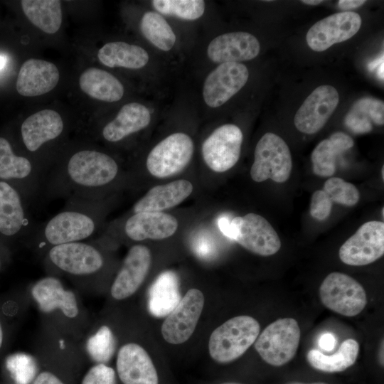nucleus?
<instances>
[{"label":"nucleus","mask_w":384,"mask_h":384,"mask_svg":"<svg viewBox=\"0 0 384 384\" xmlns=\"http://www.w3.org/2000/svg\"><path fill=\"white\" fill-rule=\"evenodd\" d=\"M23 11L28 19L42 31L53 34L62 23L61 2L57 0H22Z\"/></svg>","instance_id":"nucleus-33"},{"label":"nucleus","mask_w":384,"mask_h":384,"mask_svg":"<svg viewBox=\"0 0 384 384\" xmlns=\"http://www.w3.org/2000/svg\"><path fill=\"white\" fill-rule=\"evenodd\" d=\"M361 21L360 15L353 11L331 14L309 28L306 36L307 44L314 51L326 50L353 37L360 29Z\"/></svg>","instance_id":"nucleus-15"},{"label":"nucleus","mask_w":384,"mask_h":384,"mask_svg":"<svg viewBox=\"0 0 384 384\" xmlns=\"http://www.w3.org/2000/svg\"><path fill=\"white\" fill-rule=\"evenodd\" d=\"M47 260L55 268L75 277L91 276L105 265L100 250L88 242H74L55 245L47 251Z\"/></svg>","instance_id":"nucleus-10"},{"label":"nucleus","mask_w":384,"mask_h":384,"mask_svg":"<svg viewBox=\"0 0 384 384\" xmlns=\"http://www.w3.org/2000/svg\"><path fill=\"white\" fill-rule=\"evenodd\" d=\"M223 384H238V383H223Z\"/></svg>","instance_id":"nucleus-53"},{"label":"nucleus","mask_w":384,"mask_h":384,"mask_svg":"<svg viewBox=\"0 0 384 384\" xmlns=\"http://www.w3.org/2000/svg\"><path fill=\"white\" fill-rule=\"evenodd\" d=\"M300 338L298 322L293 318H281L269 324L258 335L255 348L267 363L282 366L295 356Z\"/></svg>","instance_id":"nucleus-5"},{"label":"nucleus","mask_w":384,"mask_h":384,"mask_svg":"<svg viewBox=\"0 0 384 384\" xmlns=\"http://www.w3.org/2000/svg\"><path fill=\"white\" fill-rule=\"evenodd\" d=\"M323 191L332 202L346 206L356 205L360 198L357 188L338 177H332L326 180Z\"/></svg>","instance_id":"nucleus-38"},{"label":"nucleus","mask_w":384,"mask_h":384,"mask_svg":"<svg viewBox=\"0 0 384 384\" xmlns=\"http://www.w3.org/2000/svg\"><path fill=\"white\" fill-rule=\"evenodd\" d=\"M353 139L344 132H337L322 140L314 148L311 159L314 173L321 177L331 176L336 171L337 156L351 149Z\"/></svg>","instance_id":"nucleus-27"},{"label":"nucleus","mask_w":384,"mask_h":384,"mask_svg":"<svg viewBox=\"0 0 384 384\" xmlns=\"http://www.w3.org/2000/svg\"><path fill=\"white\" fill-rule=\"evenodd\" d=\"M33 384H63L54 374L50 372L40 373L33 380Z\"/></svg>","instance_id":"nucleus-41"},{"label":"nucleus","mask_w":384,"mask_h":384,"mask_svg":"<svg viewBox=\"0 0 384 384\" xmlns=\"http://www.w3.org/2000/svg\"><path fill=\"white\" fill-rule=\"evenodd\" d=\"M60 73L55 64L31 58L21 65L17 80L16 90L22 96L35 97L52 90L58 84Z\"/></svg>","instance_id":"nucleus-23"},{"label":"nucleus","mask_w":384,"mask_h":384,"mask_svg":"<svg viewBox=\"0 0 384 384\" xmlns=\"http://www.w3.org/2000/svg\"><path fill=\"white\" fill-rule=\"evenodd\" d=\"M151 4L161 14L190 21L200 18L205 11L202 0H153Z\"/></svg>","instance_id":"nucleus-35"},{"label":"nucleus","mask_w":384,"mask_h":384,"mask_svg":"<svg viewBox=\"0 0 384 384\" xmlns=\"http://www.w3.org/2000/svg\"><path fill=\"white\" fill-rule=\"evenodd\" d=\"M6 367L16 384H31L38 371L33 357L22 353L8 357Z\"/></svg>","instance_id":"nucleus-37"},{"label":"nucleus","mask_w":384,"mask_h":384,"mask_svg":"<svg viewBox=\"0 0 384 384\" xmlns=\"http://www.w3.org/2000/svg\"><path fill=\"white\" fill-rule=\"evenodd\" d=\"M116 366L123 384H159L156 368L148 353L139 344L122 346L118 351Z\"/></svg>","instance_id":"nucleus-21"},{"label":"nucleus","mask_w":384,"mask_h":384,"mask_svg":"<svg viewBox=\"0 0 384 384\" xmlns=\"http://www.w3.org/2000/svg\"><path fill=\"white\" fill-rule=\"evenodd\" d=\"M2 341H3V332H2V329L0 324V348L2 345Z\"/></svg>","instance_id":"nucleus-50"},{"label":"nucleus","mask_w":384,"mask_h":384,"mask_svg":"<svg viewBox=\"0 0 384 384\" xmlns=\"http://www.w3.org/2000/svg\"><path fill=\"white\" fill-rule=\"evenodd\" d=\"M79 85L85 94L100 101L117 102L124 95L120 81L110 73L97 68L85 70L80 77Z\"/></svg>","instance_id":"nucleus-29"},{"label":"nucleus","mask_w":384,"mask_h":384,"mask_svg":"<svg viewBox=\"0 0 384 384\" xmlns=\"http://www.w3.org/2000/svg\"><path fill=\"white\" fill-rule=\"evenodd\" d=\"M86 348L94 361L103 364L109 362L116 348L115 338L111 329L107 326H102L88 338Z\"/></svg>","instance_id":"nucleus-36"},{"label":"nucleus","mask_w":384,"mask_h":384,"mask_svg":"<svg viewBox=\"0 0 384 384\" xmlns=\"http://www.w3.org/2000/svg\"><path fill=\"white\" fill-rule=\"evenodd\" d=\"M381 171H382V178L384 179V166H383L382 167Z\"/></svg>","instance_id":"nucleus-51"},{"label":"nucleus","mask_w":384,"mask_h":384,"mask_svg":"<svg viewBox=\"0 0 384 384\" xmlns=\"http://www.w3.org/2000/svg\"><path fill=\"white\" fill-rule=\"evenodd\" d=\"M319 297L326 308L349 317L360 314L367 304L363 286L349 275L338 272L330 273L323 280Z\"/></svg>","instance_id":"nucleus-7"},{"label":"nucleus","mask_w":384,"mask_h":384,"mask_svg":"<svg viewBox=\"0 0 384 384\" xmlns=\"http://www.w3.org/2000/svg\"><path fill=\"white\" fill-rule=\"evenodd\" d=\"M176 218L162 212L133 213L124 222L122 231L133 241L162 240L173 235L178 228Z\"/></svg>","instance_id":"nucleus-22"},{"label":"nucleus","mask_w":384,"mask_h":384,"mask_svg":"<svg viewBox=\"0 0 384 384\" xmlns=\"http://www.w3.org/2000/svg\"><path fill=\"white\" fill-rule=\"evenodd\" d=\"M366 1L364 0H340L338 1V6L343 11H347L361 6Z\"/></svg>","instance_id":"nucleus-43"},{"label":"nucleus","mask_w":384,"mask_h":384,"mask_svg":"<svg viewBox=\"0 0 384 384\" xmlns=\"http://www.w3.org/2000/svg\"><path fill=\"white\" fill-rule=\"evenodd\" d=\"M6 63V58L0 55V70L5 66Z\"/></svg>","instance_id":"nucleus-48"},{"label":"nucleus","mask_w":384,"mask_h":384,"mask_svg":"<svg viewBox=\"0 0 384 384\" xmlns=\"http://www.w3.org/2000/svg\"><path fill=\"white\" fill-rule=\"evenodd\" d=\"M243 134L233 124L215 129L202 144L203 159L213 171L222 173L233 167L238 161Z\"/></svg>","instance_id":"nucleus-13"},{"label":"nucleus","mask_w":384,"mask_h":384,"mask_svg":"<svg viewBox=\"0 0 384 384\" xmlns=\"http://www.w3.org/2000/svg\"><path fill=\"white\" fill-rule=\"evenodd\" d=\"M101 201H66L64 208L30 235L38 248L82 241L92 236L102 220Z\"/></svg>","instance_id":"nucleus-2"},{"label":"nucleus","mask_w":384,"mask_h":384,"mask_svg":"<svg viewBox=\"0 0 384 384\" xmlns=\"http://www.w3.org/2000/svg\"><path fill=\"white\" fill-rule=\"evenodd\" d=\"M193 142L186 134L177 132L158 143L149 152L146 161L148 171L157 178L174 176L190 162Z\"/></svg>","instance_id":"nucleus-11"},{"label":"nucleus","mask_w":384,"mask_h":384,"mask_svg":"<svg viewBox=\"0 0 384 384\" xmlns=\"http://www.w3.org/2000/svg\"><path fill=\"white\" fill-rule=\"evenodd\" d=\"M219 227L223 234L229 238L230 233V221L227 218L219 220Z\"/></svg>","instance_id":"nucleus-44"},{"label":"nucleus","mask_w":384,"mask_h":384,"mask_svg":"<svg viewBox=\"0 0 384 384\" xmlns=\"http://www.w3.org/2000/svg\"><path fill=\"white\" fill-rule=\"evenodd\" d=\"M384 254V223L371 220L363 224L340 247L339 258L351 266L374 262Z\"/></svg>","instance_id":"nucleus-12"},{"label":"nucleus","mask_w":384,"mask_h":384,"mask_svg":"<svg viewBox=\"0 0 384 384\" xmlns=\"http://www.w3.org/2000/svg\"><path fill=\"white\" fill-rule=\"evenodd\" d=\"M319 344L322 349L329 351L334 348L336 338L331 334L326 333L321 336Z\"/></svg>","instance_id":"nucleus-42"},{"label":"nucleus","mask_w":384,"mask_h":384,"mask_svg":"<svg viewBox=\"0 0 384 384\" xmlns=\"http://www.w3.org/2000/svg\"><path fill=\"white\" fill-rule=\"evenodd\" d=\"M119 175L116 160L90 148L75 149L46 169L41 193L46 199L100 201Z\"/></svg>","instance_id":"nucleus-1"},{"label":"nucleus","mask_w":384,"mask_h":384,"mask_svg":"<svg viewBox=\"0 0 384 384\" xmlns=\"http://www.w3.org/2000/svg\"><path fill=\"white\" fill-rule=\"evenodd\" d=\"M383 211H384V208H382V215H383V217L384 216Z\"/></svg>","instance_id":"nucleus-52"},{"label":"nucleus","mask_w":384,"mask_h":384,"mask_svg":"<svg viewBox=\"0 0 384 384\" xmlns=\"http://www.w3.org/2000/svg\"><path fill=\"white\" fill-rule=\"evenodd\" d=\"M6 244V243L0 238V252L4 250V246ZM2 262H3V260L0 255V268L2 265Z\"/></svg>","instance_id":"nucleus-47"},{"label":"nucleus","mask_w":384,"mask_h":384,"mask_svg":"<svg viewBox=\"0 0 384 384\" xmlns=\"http://www.w3.org/2000/svg\"><path fill=\"white\" fill-rule=\"evenodd\" d=\"M260 50V44L255 36L247 32L237 31L215 37L209 43L207 54L211 61L221 64L252 60Z\"/></svg>","instance_id":"nucleus-20"},{"label":"nucleus","mask_w":384,"mask_h":384,"mask_svg":"<svg viewBox=\"0 0 384 384\" xmlns=\"http://www.w3.org/2000/svg\"><path fill=\"white\" fill-rule=\"evenodd\" d=\"M333 202L323 190L316 191L311 199L310 214L319 220L327 218L331 212Z\"/></svg>","instance_id":"nucleus-40"},{"label":"nucleus","mask_w":384,"mask_h":384,"mask_svg":"<svg viewBox=\"0 0 384 384\" xmlns=\"http://www.w3.org/2000/svg\"><path fill=\"white\" fill-rule=\"evenodd\" d=\"M346 127L355 134H366L373 129V124H384V102L366 97L354 102L344 119Z\"/></svg>","instance_id":"nucleus-31"},{"label":"nucleus","mask_w":384,"mask_h":384,"mask_svg":"<svg viewBox=\"0 0 384 384\" xmlns=\"http://www.w3.org/2000/svg\"><path fill=\"white\" fill-rule=\"evenodd\" d=\"M359 348L356 340L348 338L341 344L334 354L326 355L317 349H311L306 354V360L316 370L326 373L341 372L355 363Z\"/></svg>","instance_id":"nucleus-32"},{"label":"nucleus","mask_w":384,"mask_h":384,"mask_svg":"<svg viewBox=\"0 0 384 384\" xmlns=\"http://www.w3.org/2000/svg\"><path fill=\"white\" fill-rule=\"evenodd\" d=\"M339 102L335 87L321 85L304 100L295 114L294 123L301 132L312 134L319 132L326 123Z\"/></svg>","instance_id":"nucleus-17"},{"label":"nucleus","mask_w":384,"mask_h":384,"mask_svg":"<svg viewBox=\"0 0 384 384\" xmlns=\"http://www.w3.org/2000/svg\"><path fill=\"white\" fill-rule=\"evenodd\" d=\"M204 306V296L198 289H191L166 316L161 326L164 340L181 344L193 334Z\"/></svg>","instance_id":"nucleus-14"},{"label":"nucleus","mask_w":384,"mask_h":384,"mask_svg":"<svg viewBox=\"0 0 384 384\" xmlns=\"http://www.w3.org/2000/svg\"><path fill=\"white\" fill-rule=\"evenodd\" d=\"M142 35L157 48L170 50L176 37L170 25L159 13L148 11L144 14L140 22Z\"/></svg>","instance_id":"nucleus-34"},{"label":"nucleus","mask_w":384,"mask_h":384,"mask_svg":"<svg viewBox=\"0 0 384 384\" xmlns=\"http://www.w3.org/2000/svg\"><path fill=\"white\" fill-rule=\"evenodd\" d=\"M302 3L308 5H318L323 2L321 0H302Z\"/></svg>","instance_id":"nucleus-46"},{"label":"nucleus","mask_w":384,"mask_h":384,"mask_svg":"<svg viewBox=\"0 0 384 384\" xmlns=\"http://www.w3.org/2000/svg\"><path fill=\"white\" fill-rule=\"evenodd\" d=\"M30 203L18 188L0 180V238L6 244L30 235L35 229Z\"/></svg>","instance_id":"nucleus-8"},{"label":"nucleus","mask_w":384,"mask_h":384,"mask_svg":"<svg viewBox=\"0 0 384 384\" xmlns=\"http://www.w3.org/2000/svg\"><path fill=\"white\" fill-rule=\"evenodd\" d=\"M64 130L65 124L60 114L53 110H43L22 122L21 141L27 152L37 155L46 145L60 139Z\"/></svg>","instance_id":"nucleus-18"},{"label":"nucleus","mask_w":384,"mask_h":384,"mask_svg":"<svg viewBox=\"0 0 384 384\" xmlns=\"http://www.w3.org/2000/svg\"><path fill=\"white\" fill-rule=\"evenodd\" d=\"M101 63L110 68L139 69L149 62L148 53L142 47L125 42H110L97 53Z\"/></svg>","instance_id":"nucleus-30"},{"label":"nucleus","mask_w":384,"mask_h":384,"mask_svg":"<svg viewBox=\"0 0 384 384\" xmlns=\"http://www.w3.org/2000/svg\"><path fill=\"white\" fill-rule=\"evenodd\" d=\"M292 161L288 145L278 135L267 132L257 142L250 176L255 182L271 179L284 183L290 176Z\"/></svg>","instance_id":"nucleus-6"},{"label":"nucleus","mask_w":384,"mask_h":384,"mask_svg":"<svg viewBox=\"0 0 384 384\" xmlns=\"http://www.w3.org/2000/svg\"><path fill=\"white\" fill-rule=\"evenodd\" d=\"M248 78L249 71L242 63L220 64L205 80L204 102L212 108L223 105L245 86Z\"/></svg>","instance_id":"nucleus-16"},{"label":"nucleus","mask_w":384,"mask_h":384,"mask_svg":"<svg viewBox=\"0 0 384 384\" xmlns=\"http://www.w3.org/2000/svg\"><path fill=\"white\" fill-rule=\"evenodd\" d=\"M229 238L260 256L272 255L281 247L280 239L271 224L262 216L252 213L230 220Z\"/></svg>","instance_id":"nucleus-9"},{"label":"nucleus","mask_w":384,"mask_h":384,"mask_svg":"<svg viewBox=\"0 0 384 384\" xmlns=\"http://www.w3.org/2000/svg\"><path fill=\"white\" fill-rule=\"evenodd\" d=\"M151 122V113L144 105L131 102L124 105L117 116L102 129V138L116 143L146 128Z\"/></svg>","instance_id":"nucleus-26"},{"label":"nucleus","mask_w":384,"mask_h":384,"mask_svg":"<svg viewBox=\"0 0 384 384\" xmlns=\"http://www.w3.org/2000/svg\"><path fill=\"white\" fill-rule=\"evenodd\" d=\"M44 175L36 161L17 154L9 139L0 136V180L16 186L31 203L41 193Z\"/></svg>","instance_id":"nucleus-4"},{"label":"nucleus","mask_w":384,"mask_h":384,"mask_svg":"<svg viewBox=\"0 0 384 384\" xmlns=\"http://www.w3.org/2000/svg\"><path fill=\"white\" fill-rule=\"evenodd\" d=\"M149 249L143 245H134L129 250L111 287V295L121 300L132 296L144 282L150 268Z\"/></svg>","instance_id":"nucleus-19"},{"label":"nucleus","mask_w":384,"mask_h":384,"mask_svg":"<svg viewBox=\"0 0 384 384\" xmlns=\"http://www.w3.org/2000/svg\"><path fill=\"white\" fill-rule=\"evenodd\" d=\"M287 384H328V383H324V382H315V383H300V382H291Z\"/></svg>","instance_id":"nucleus-49"},{"label":"nucleus","mask_w":384,"mask_h":384,"mask_svg":"<svg viewBox=\"0 0 384 384\" xmlns=\"http://www.w3.org/2000/svg\"><path fill=\"white\" fill-rule=\"evenodd\" d=\"M31 294L43 312L60 309L69 318H74L78 314L74 293L65 290L61 282L54 277H46L37 281L32 287Z\"/></svg>","instance_id":"nucleus-24"},{"label":"nucleus","mask_w":384,"mask_h":384,"mask_svg":"<svg viewBox=\"0 0 384 384\" xmlns=\"http://www.w3.org/2000/svg\"><path fill=\"white\" fill-rule=\"evenodd\" d=\"M181 299L178 280L176 274L171 271L163 272L149 289V311L155 317L166 316Z\"/></svg>","instance_id":"nucleus-28"},{"label":"nucleus","mask_w":384,"mask_h":384,"mask_svg":"<svg viewBox=\"0 0 384 384\" xmlns=\"http://www.w3.org/2000/svg\"><path fill=\"white\" fill-rule=\"evenodd\" d=\"M193 189L192 183L186 179L154 186L134 203L132 212H161L171 208L189 196Z\"/></svg>","instance_id":"nucleus-25"},{"label":"nucleus","mask_w":384,"mask_h":384,"mask_svg":"<svg viewBox=\"0 0 384 384\" xmlns=\"http://www.w3.org/2000/svg\"><path fill=\"white\" fill-rule=\"evenodd\" d=\"M81 384H116L115 372L111 367L98 363L88 370Z\"/></svg>","instance_id":"nucleus-39"},{"label":"nucleus","mask_w":384,"mask_h":384,"mask_svg":"<svg viewBox=\"0 0 384 384\" xmlns=\"http://www.w3.org/2000/svg\"><path fill=\"white\" fill-rule=\"evenodd\" d=\"M260 331L259 322L250 316L233 317L210 334L208 350L211 358L228 363L240 358L255 343Z\"/></svg>","instance_id":"nucleus-3"},{"label":"nucleus","mask_w":384,"mask_h":384,"mask_svg":"<svg viewBox=\"0 0 384 384\" xmlns=\"http://www.w3.org/2000/svg\"><path fill=\"white\" fill-rule=\"evenodd\" d=\"M383 63V55H382L380 57H379L377 59H375L372 62L369 63L368 67L369 70L371 72H375L376 69L378 68V66Z\"/></svg>","instance_id":"nucleus-45"}]
</instances>
